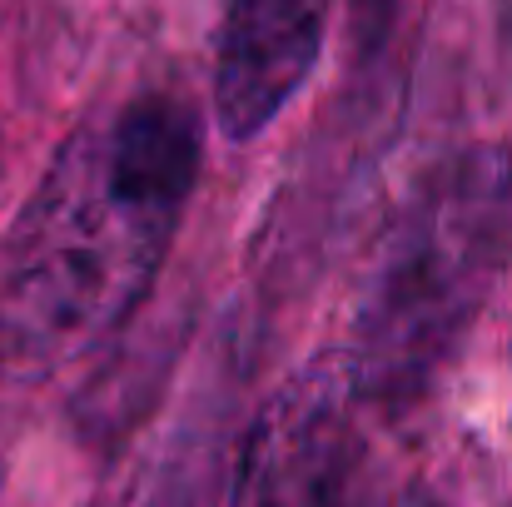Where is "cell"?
Listing matches in <instances>:
<instances>
[{"instance_id":"1","label":"cell","mask_w":512,"mask_h":507,"mask_svg":"<svg viewBox=\"0 0 512 507\" xmlns=\"http://www.w3.org/2000/svg\"><path fill=\"white\" fill-rule=\"evenodd\" d=\"M204 174L189 100L150 90L85 115L0 239V383L30 388L150 299Z\"/></svg>"},{"instance_id":"6","label":"cell","mask_w":512,"mask_h":507,"mask_svg":"<svg viewBox=\"0 0 512 507\" xmlns=\"http://www.w3.org/2000/svg\"><path fill=\"white\" fill-rule=\"evenodd\" d=\"M388 507H448L438 493H428V488H408V493H398Z\"/></svg>"},{"instance_id":"4","label":"cell","mask_w":512,"mask_h":507,"mask_svg":"<svg viewBox=\"0 0 512 507\" xmlns=\"http://www.w3.org/2000/svg\"><path fill=\"white\" fill-rule=\"evenodd\" d=\"M329 30V0H224L214 45V120L244 145L304 90Z\"/></svg>"},{"instance_id":"5","label":"cell","mask_w":512,"mask_h":507,"mask_svg":"<svg viewBox=\"0 0 512 507\" xmlns=\"http://www.w3.org/2000/svg\"><path fill=\"white\" fill-rule=\"evenodd\" d=\"M493 25H498V45H503V60L512 65V0H493Z\"/></svg>"},{"instance_id":"3","label":"cell","mask_w":512,"mask_h":507,"mask_svg":"<svg viewBox=\"0 0 512 507\" xmlns=\"http://www.w3.org/2000/svg\"><path fill=\"white\" fill-rule=\"evenodd\" d=\"M353 403L334 363L279 383L244 428L229 507H348L358 473Z\"/></svg>"},{"instance_id":"2","label":"cell","mask_w":512,"mask_h":507,"mask_svg":"<svg viewBox=\"0 0 512 507\" xmlns=\"http://www.w3.org/2000/svg\"><path fill=\"white\" fill-rule=\"evenodd\" d=\"M512 264V145L478 140L423 169L383 224L343 338L358 403L408 408L458 358Z\"/></svg>"}]
</instances>
